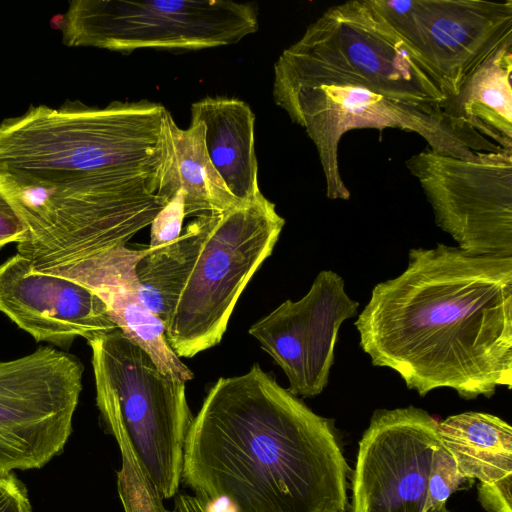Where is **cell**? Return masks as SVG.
<instances>
[{
  "mask_svg": "<svg viewBox=\"0 0 512 512\" xmlns=\"http://www.w3.org/2000/svg\"><path fill=\"white\" fill-rule=\"evenodd\" d=\"M405 164L462 252L512 257V151L463 159L427 148Z\"/></svg>",
  "mask_w": 512,
  "mask_h": 512,
  "instance_id": "10",
  "label": "cell"
},
{
  "mask_svg": "<svg viewBox=\"0 0 512 512\" xmlns=\"http://www.w3.org/2000/svg\"><path fill=\"white\" fill-rule=\"evenodd\" d=\"M512 45L503 47L464 84L454 115L505 150L512 151Z\"/></svg>",
  "mask_w": 512,
  "mask_h": 512,
  "instance_id": "19",
  "label": "cell"
},
{
  "mask_svg": "<svg viewBox=\"0 0 512 512\" xmlns=\"http://www.w3.org/2000/svg\"><path fill=\"white\" fill-rule=\"evenodd\" d=\"M354 325L374 366L421 397L450 388L465 400L512 388V257L413 248L380 282Z\"/></svg>",
  "mask_w": 512,
  "mask_h": 512,
  "instance_id": "1",
  "label": "cell"
},
{
  "mask_svg": "<svg viewBox=\"0 0 512 512\" xmlns=\"http://www.w3.org/2000/svg\"><path fill=\"white\" fill-rule=\"evenodd\" d=\"M342 79L453 115L455 97L373 0L331 6L312 22L275 62L273 98L276 103L301 88Z\"/></svg>",
  "mask_w": 512,
  "mask_h": 512,
  "instance_id": "4",
  "label": "cell"
},
{
  "mask_svg": "<svg viewBox=\"0 0 512 512\" xmlns=\"http://www.w3.org/2000/svg\"><path fill=\"white\" fill-rule=\"evenodd\" d=\"M456 98L467 80L512 45V1L373 0Z\"/></svg>",
  "mask_w": 512,
  "mask_h": 512,
  "instance_id": "11",
  "label": "cell"
},
{
  "mask_svg": "<svg viewBox=\"0 0 512 512\" xmlns=\"http://www.w3.org/2000/svg\"><path fill=\"white\" fill-rule=\"evenodd\" d=\"M195 251L166 340L179 358L219 344L241 293L271 255L285 219L261 191L238 205L190 222Z\"/></svg>",
  "mask_w": 512,
  "mask_h": 512,
  "instance_id": "5",
  "label": "cell"
},
{
  "mask_svg": "<svg viewBox=\"0 0 512 512\" xmlns=\"http://www.w3.org/2000/svg\"><path fill=\"white\" fill-rule=\"evenodd\" d=\"M191 120L204 125L207 154L232 195L245 202L258 193L250 106L237 98L205 97L191 105Z\"/></svg>",
  "mask_w": 512,
  "mask_h": 512,
  "instance_id": "17",
  "label": "cell"
},
{
  "mask_svg": "<svg viewBox=\"0 0 512 512\" xmlns=\"http://www.w3.org/2000/svg\"><path fill=\"white\" fill-rule=\"evenodd\" d=\"M343 278L332 270L315 277L300 300L283 302L249 333L284 371L295 396L315 397L328 385L340 326L356 315Z\"/></svg>",
  "mask_w": 512,
  "mask_h": 512,
  "instance_id": "13",
  "label": "cell"
},
{
  "mask_svg": "<svg viewBox=\"0 0 512 512\" xmlns=\"http://www.w3.org/2000/svg\"><path fill=\"white\" fill-rule=\"evenodd\" d=\"M173 512H212L197 497L186 493H177L174 496Z\"/></svg>",
  "mask_w": 512,
  "mask_h": 512,
  "instance_id": "27",
  "label": "cell"
},
{
  "mask_svg": "<svg viewBox=\"0 0 512 512\" xmlns=\"http://www.w3.org/2000/svg\"><path fill=\"white\" fill-rule=\"evenodd\" d=\"M64 16L65 45L125 54L224 46L258 29L256 5L229 0H75Z\"/></svg>",
  "mask_w": 512,
  "mask_h": 512,
  "instance_id": "8",
  "label": "cell"
},
{
  "mask_svg": "<svg viewBox=\"0 0 512 512\" xmlns=\"http://www.w3.org/2000/svg\"><path fill=\"white\" fill-rule=\"evenodd\" d=\"M153 170L117 169L82 132L24 113L0 123V192L27 228L17 253L43 272L126 245L166 202Z\"/></svg>",
  "mask_w": 512,
  "mask_h": 512,
  "instance_id": "3",
  "label": "cell"
},
{
  "mask_svg": "<svg viewBox=\"0 0 512 512\" xmlns=\"http://www.w3.org/2000/svg\"><path fill=\"white\" fill-rule=\"evenodd\" d=\"M87 342L103 423L122 427L158 493L163 499L174 498L194 419L186 382L163 373L120 329Z\"/></svg>",
  "mask_w": 512,
  "mask_h": 512,
  "instance_id": "6",
  "label": "cell"
},
{
  "mask_svg": "<svg viewBox=\"0 0 512 512\" xmlns=\"http://www.w3.org/2000/svg\"><path fill=\"white\" fill-rule=\"evenodd\" d=\"M472 484L459 472L453 457L440 442L432 455L424 512H450L446 506L449 497Z\"/></svg>",
  "mask_w": 512,
  "mask_h": 512,
  "instance_id": "22",
  "label": "cell"
},
{
  "mask_svg": "<svg viewBox=\"0 0 512 512\" xmlns=\"http://www.w3.org/2000/svg\"><path fill=\"white\" fill-rule=\"evenodd\" d=\"M314 143L324 173L326 196L348 200L339 170V143L357 128H399L417 133L430 150L463 159L503 151L472 126L434 106L415 103L352 79L299 89L276 103Z\"/></svg>",
  "mask_w": 512,
  "mask_h": 512,
  "instance_id": "7",
  "label": "cell"
},
{
  "mask_svg": "<svg viewBox=\"0 0 512 512\" xmlns=\"http://www.w3.org/2000/svg\"><path fill=\"white\" fill-rule=\"evenodd\" d=\"M148 251L120 245L81 261L43 271L63 276L91 289L104 302L108 314L123 334L141 347L165 374L187 382L192 371L166 340L164 323L142 303L135 267Z\"/></svg>",
  "mask_w": 512,
  "mask_h": 512,
  "instance_id": "15",
  "label": "cell"
},
{
  "mask_svg": "<svg viewBox=\"0 0 512 512\" xmlns=\"http://www.w3.org/2000/svg\"><path fill=\"white\" fill-rule=\"evenodd\" d=\"M0 512H32L26 487L12 472L0 471Z\"/></svg>",
  "mask_w": 512,
  "mask_h": 512,
  "instance_id": "24",
  "label": "cell"
},
{
  "mask_svg": "<svg viewBox=\"0 0 512 512\" xmlns=\"http://www.w3.org/2000/svg\"><path fill=\"white\" fill-rule=\"evenodd\" d=\"M118 445L121 467L117 472V491L124 512H173L143 471L124 430L118 424H104Z\"/></svg>",
  "mask_w": 512,
  "mask_h": 512,
  "instance_id": "21",
  "label": "cell"
},
{
  "mask_svg": "<svg viewBox=\"0 0 512 512\" xmlns=\"http://www.w3.org/2000/svg\"><path fill=\"white\" fill-rule=\"evenodd\" d=\"M186 218L182 192L177 193L153 219L149 247L157 248L176 240L182 233Z\"/></svg>",
  "mask_w": 512,
  "mask_h": 512,
  "instance_id": "23",
  "label": "cell"
},
{
  "mask_svg": "<svg viewBox=\"0 0 512 512\" xmlns=\"http://www.w3.org/2000/svg\"><path fill=\"white\" fill-rule=\"evenodd\" d=\"M438 436L468 480H512V427L500 417L475 411L451 415L438 422Z\"/></svg>",
  "mask_w": 512,
  "mask_h": 512,
  "instance_id": "18",
  "label": "cell"
},
{
  "mask_svg": "<svg viewBox=\"0 0 512 512\" xmlns=\"http://www.w3.org/2000/svg\"><path fill=\"white\" fill-rule=\"evenodd\" d=\"M195 233L189 223L171 243L151 248L139 259L135 274L143 305L164 325L168 322L193 261Z\"/></svg>",
  "mask_w": 512,
  "mask_h": 512,
  "instance_id": "20",
  "label": "cell"
},
{
  "mask_svg": "<svg viewBox=\"0 0 512 512\" xmlns=\"http://www.w3.org/2000/svg\"><path fill=\"white\" fill-rule=\"evenodd\" d=\"M0 312L35 341L60 348H69L76 337L90 341L118 329L91 289L36 271L18 253L0 264Z\"/></svg>",
  "mask_w": 512,
  "mask_h": 512,
  "instance_id": "14",
  "label": "cell"
},
{
  "mask_svg": "<svg viewBox=\"0 0 512 512\" xmlns=\"http://www.w3.org/2000/svg\"><path fill=\"white\" fill-rule=\"evenodd\" d=\"M512 480L477 486L478 501L487 512H512Z\"/></svg>",
  "mask_w": 512,
  "mask_h": 512,
  "instance_id": "25",
  "label": "cell"
},
{
  "mask_svg": "<svg viewBox=\"0 0 512 512\" xmlns=\"http://www.w3.org/2000/svg\"><path fill=\"white\" fill-rule=\"evenodd\" d=\"M351 475L334 420L254 364L209 388L186 438L181 483L228 512H347Z\"/></svg>",
  "mask_w": 512,
  "mask_h": 512,
  "instance_id": "2",
  "label": "cell"
},
{
  "mask_svg": "<svg viewBox=\"0 0 512 512\" xmlns=\"http://www.w3.org/2000/svg\"><path fill=\"white\" fill-rule=\"evenodd\" d=\"M26 237V226L0 192V248L9 243H22Z\"/></svg>",
  "mask_w": 512,
  "mask_h": 512,
  "instance_id": "26",
  "label": "cell"
},
{
  "mask_svg": "<svg viewBox=\"0 0 512 512\" xmlns=\"http://www.w3.org/2000/svg\"><path fill=\"white\" fill-rule=\"evenodd\" d=\"M83 371L78 358L50 346L0 361V471L39 469L63 451Z\"/></svg>",
  "mask_w": 512,
  "mask_h": 512,
  "instance_id": "9",
  "label": "cell"
},
{
  "mask_svg": "<svg viewBox=\"0 0 512 512\" xmlns=\"http://www.w3.org/2000/svg\"><path fill=\"white\" fill-rule=\"evenodd\" d=\"M205 128L191 120L180 128L166 109L162 118L159 156L150 178L152 192L170 201L182 192L186 217L228 210L239 203L214 168L205 147Z\"/></svg>",
  "mask_w": 512,
  "mask_h": 512,
  "instance_id": "16",
  "label": "cell"
},
{
  "mask_svg": "<svg viewBox=\"0 0 512 512\" xmlns=\"http://www.w3.org/2000/svg\"><path fill=\"white\" fill-rule=\"evenodd\" d=\"M438 421L414 406L375 410L359 443L349 512H424Z\"/></svg>",
  "mask_w": 512,
  "mask_h": 512,
  "instance_id": "12",
  "label": "cell"
}]
</instances>
